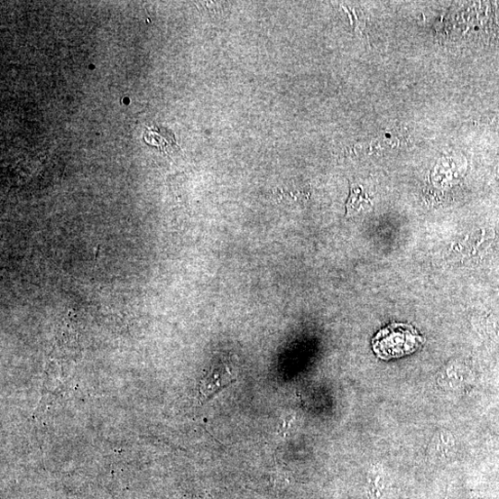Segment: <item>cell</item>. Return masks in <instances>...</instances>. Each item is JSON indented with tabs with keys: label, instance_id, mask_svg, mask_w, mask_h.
<instances>
[{
	"label": "cell",
	"instance_id": "1",
	"mask_svg": "<svg viewBox=\"0 0 499 499\" xmlns=\"http://www.w3.org/2000/svg\"><path fill=\"white\" fill-rule=\"evenodd\" d=\"M424 343V337L408 324L393 323L373 338L374 354L383 360L410 356Z\"/></svg>",
	"mask_w": 499,
	"mask_h": 499
},
{
	"label": "cell",
	"instance_id": "2",
	"mask_svg": "<svg viewBox=\"0 0 499 499\" xmlns=\"http://www.w3.org/2000/svg\"><path fill=\"white\" fill-rule=\"evenodd\" d=\"M236 381V377L226 368L212 371L200 383L201 402H205L220 390L230 385Z\"/></svg>",
	"mask_w": 499,
	"mask_h": 499
},
{
	"label": "cell",
	"instance_id": "3",
	"mask_svg": "<svg viewBox=\"0 0 499 499\" xmlns=\"http://www.w3.org/2000/svg\"><path fill=\"white\" fill-rule=\"evenodd\" d=\"M99 248H100V245H98L97 247V250H96V254H95L96 262H97V256H98Z\"/></svg>",
	"mask_w": 499,
	"mask_h": 499
}]
</instances>
